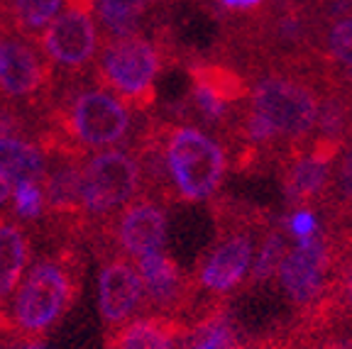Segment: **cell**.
Returning <instances> with one entry per match:
<instances>
[{
  "mask_svg": "<svg viewBox=\"0 0 352 349\" xmlns=\"http://www.w3.org/2000/svg\"><path fill=\"white\" fill-rule=\"evenodd\" d=\"M135 147L144 193L166 203H204L218 193L230 166L223 139L191 122L147 115Z\"/></svg>",
  "mask_w": 352,
  "mask_h": 349,
  "instance_id": "6da1fadb",
  "label": "cell"
},
{
  "mask_svg": "<svg viewBox=\"0 0 352 349\" xmlns=\"http://www.w3.org/2000/svg\"><path fill=\"white\" fill-rule=\"evenodd\" d=\"M149 113H138L94 76H56L54 98L37 132L44 152L88 154L110 147H130Z\"/></svg>",
  "mask_w": 352,
  "mask_h": 349,
  "instance_id": "7a4b0ae2",
  "label": "cell"
},
{
  "mask_svg": "<svg viewBox=\"0 0 352 349\" xmlns=\"http://www.w3.org/2000/svg\"><path fill=\"white\" fill-rule=\"evenodd\" d=\"M83 269L81 242H54L28 269L10 306L0 311V333L47 337L76 306Z\"/></svg>",
  "mask_w": 352,
  "mask_h": 349,
  "instance_id": "3957f363",
  "label": "cell"
},
{
  "mask_svg": "<svg viewBox=\"0 0 352 349\" xmlns=\"http://www.w3.org/2000/svg\"><path fill=\"white\" fill-rule=\"evenodd\" d=\"M210 207L215 215V240L201 254L193 271L198 293L208 298L201 311L220 306V300L248 284L259 242L272 227L270 218L254 205L220 198Z\"/></svg>",
  "mask_w": 352,
  "mask_h": 349,
  "instance_id": "277c9868",
  "label": "cell"
},
{
  "mask_svg": "<svg viewBox=\"0 0 352 349\" xmlns=\"http://www.w3.org/2000/svg\"><path fill=\"white\" fill-rule=\"evenodd\" d=\"M179 59L174 27L157 12L149 32L100 42L94 78L138 113H152L157 103L154 81L171 64H179Z\"/></svg>",
  "mask_w": 352,
  "mask_h": 349,
  "instance_id": "5b68a950",
  "label": "cell"
},
{
  "mask_svg": "<svg viewBox=\"0 0 352 349\" xmlns=\"http://www.w3.org/2000/svg\"><path fill=\"white\" fill-rule=\"evenodd\" d=\"M248 78L250 110L274 132L284 157L314 139L328 76L286 66H264Z\"/></svg>",
  "mask_w": 352,
  "mask_h": 349,
  "instance_id": "8992f818",
  "label": "cell"
},
{
  "mask_svg": "<svg viewBox=\"0 0 352 349\" xmlns=\"http://www.w3.org/2000/svg\"><path fill=\"white\" fill-rule=\"evenodd\" d=\"M142 193L144 176L135 147H110L88 154L81 183L83 242Z\"/></svg>",
  "mask_w": 352,
  "mask_h": 349,
  "instance_id": "52a82bcc",
  "label": "cell"
},
{
  "mask_svg": "<svg viewBox=\"0 0 352 349\" xmlns=\"http://www.w3.org/2000/svg\"><path fill=\"white\" fill-rule=\"evenodd\" d=\"M54 88L56 69L37 39L0 27V103L32 115L42 127Z\"/></svg>",
  "mask_w": 352,
  "mask_h": 349,
  "instance_id": "ba28073f",
  "label": "cell"
},
{
  "mask_svg": "<svg viewBox=\"0 0 352 349\" xmlns=\"http://www.w3.org/2000/svg\"><path fill=\"white\" fill-rule=\"evenodd\" d=\"M276 278L286 300L301 315H306V320L314 317L328 303L330 293L340 281V257L333 232L323 225L318 235L294 242Z\"/></svg>",
  "mask_w": 352,
  "mask_h": 349,
  "instance_id": "9c48e42d",
  "label": "cell"
},
{
  "mask_svg": "<svg viewBox=\"0 0 352 349\" xmlns=\"http://www.w3.org/2000/svg\"><path fill=\"white\" fill-rule=\"evenodd\" d=\"M166 245V203L157 198L138 196L127 207H122L116 218L103 227L94 229L86 240V247L96 259L108 254H120L132 262L164 251Z\"/></svg>",
  "mask_w": 352,
  "mask_h": 349,
  "instance_id": "30bf717a",
  "label": "cell"
},
{
  "mask_svg": "<svg viewBox=\"0 0 352 349\" xmlns=\"http://www.w3.org/2000/svg\"><path fill=\"white\" fill-rule=\"evenodd\" d=\"M100 42L103 34L98 22H94V12L78 8H64L39 37V47L56 69V76L64 78L94 76Z\"/></svg>",
  "mask_w": 352,
  "mask_h": 349,
  "instance_id": "8fae6325",
  "label": "cell"
},
{
  "mask_svg": "<svg viewBox=\"0 0 352 349\" xmlns=\"http://www.w3.org/2000/svg\"><path fill=\"white\" fill-rule=\"evenodd\" d=\"M135 264L144 284V315L186 317L196 313V281L169 254L154 251Z\"/></svg>",
  "mask_w": 352,
  "mask_h": 349,
  "instance_id": "7c38bea8",
  "label": "cell"
},
{
  "mask_svg": "<svg viewBox=\"0 0 352 349\" xmlns=\"http://www.w3.org/2000/svg\"><path fill=\"white\" fill-rule=\"evenodd\" d=\"M98 264V313L108 333L144 315V284L132 259L108 254Z\"/></svg>",
  "mask_w": 352,
  "mask_h": 349,
  "instance_id": "4fadbf2b",
  "label": "cell"
},
{
  "mask_svg": "<svg viewBox=\"0 0 352 349\" xmlns=\"http://www.w3.org/2000/svg\"><path fill=\"white\" fill-rule=\"evenodd\" d=\"M32 232L30 223L12 210L0 213V311L10 306L12 295L32 262Z\"/></svg>",
  "mask_w": 352,
  "mask_h": 349,
  "instance_id": "5bb4252c",
  "label": "cell"
},
{
  "mask_svg": "<svg viewBox=\"0 0 352 349\" xmlns=\"http://www.w3.org/2000/svg\"><path fill=\"white\" fill-rule=\"evenodd\" d=\"M191 322L171 315H140L105 333V349H179Z\"/></svg>",
  "mask_w": 352,
  "mask_h": 349,
  "instance_id": "9a60e30c",
  "label": "cell"
},
{
  "mask_svg": "<svg viewBox=\"0 0 352 349\" xmlns=\"http://www.w3.org/2000/svg\"><path fill=\"white\" fill-rule=\"evenodd\" d=\"M152 3L154 0H96V22L103 39L149 32L157 12Z\"/></svg>",
  "mask_w": 352,
  "mask_h": 349,
  "instance_id": "2e32d148",
  "label": "cell"
},
{
  "mask_svg": "<svg viewBox=\"0 0 352 349\" xmlns=\"http://www.w3.org/2000/svg\"><path fill=\"white\" fill-rule=\"evenodd\" d=\"M50 157L34 137H0V176L12 183L42 181Z\"/></svg>",
  "mask_w": 352,
  "mask_h": 349,
  "instance_id": "e0dca14e",
  "label": "cell"
},
{
  "mask_svg": "<svg viewBox=\"0 0 352 349\" xmlns=\"http://www.w3.org/2000/svg\"><path fill=\"white\" fill-rule=\"evenodd\" d=\"M179 349H245L232 317L223 306L198 313Z\"/></svg>",
  "mask_w": 352,
  "mask_h": 349,
  "instance_id": "ac0fdd59",
  "label": "cell"
},
{
  "mask_svg": "<svg viewBox=\"0 0 352 349\" xmlns=\"http://www.w3.org/2000/svg\"><path fill=\"white\" fill-rule=\"evenodd\" d=\"M320 213L325 215V225H340L352 218V139L345 142L333 161L328 196Z\"/></svg>",
  "mask_w": 352,
  "mask_h": 349,
  "instance_id": "d6986e66",
  "label": "cell"
},
{
  "mask_svg": "<svg viewBox=\"0 0 352 349\" xmlns=\"http://www.w3.org/2000/svg\"><path fill=\"white\" fill-rule=\"evenodd\" d=\"M64 8L66 0H12L8 8V27L39 42L44 30L59 17Z\"/></svg>",
  "mask_w": 352,
  "mask_h": 349,
  "instance_id": "ffe728a7",
  "label": "cell"
},
{
  "mask_svg": "<svg viewBox=\"0 0 352 349\" xmlns=\"http://www.w3.org/2000/svg\"><path fill=\"white\" fill-rule=\"evenodd\" d=\"M289 247L292 245H289V237H286L284 229L272 225V227L264 232L262 242H259V249H257V257H254L252 271H250L248 286H254V289H257V286L270 284L272 278H276Z\"/></svg>",
  "mask_w": 352,
  "mask_h": 349,
  "instance_id": "44dd1931",
  "label": "cell"
},
{
  "mask_svg": "<svg viewBox=\"0 0 352 349\" xmlns=\"http://www.w3.org/2000/svg\"><path fill=\"white\" fill-rule=\"evenodd\" d=\"M10 210L25 223H37L44 218L47 210V196H44L42 181H17L12 191Z\"/></svg>",
  "mask_w": 352,
  "mask_h": 349,
  "instance_id": "7402d4cb",
  "label": "cell"
},
{
  "mask_svg": "<svg viewBox=\"0 0 352 349\" xmlns=\"http://www.w3.org/2000/svg\"><path fill=\"white\" fill-rule=\"evenodd\" d=\"M323 225L318 220V210L316 207H298L292 210L289 220H286V235H292L294 242L298 240H308V237L318 235Z\"/></svg>",
  "mask_w": 352,
  "mask_h": 349,
  "instance_id": "603a6c76",
  "label": "cell"
},
{
  "mask_svg": "<svg viewBox=\"0 0 352 349\" xmlns=\"http://www.w3.org/2000/svg\"><path fill=\"white\" fill-rule=\"evenodd\" d=\"M333 300L338 308H352V267L340 276V281L333 289Z\"/></svg>",
  "mask_w": 352,
  "mask_h": 349,
  "instance_id": "cb8c5ba5",
  "label": "cell"
},
{
  "mask_svg": "<svg viewBox=\"0 0 352 349\" xmlns=\"http://www.w3.org/2000/svg\"><path fill=\"white\" fill-rule=\"evenodd\" d=\"M12 191H15V183L0 176V213L8 207V203L12 201Z\"/></svg>",
  "mask_w": 352,
  "mask_h": 349,
  "instance_id": "d4e9b609",
  "label": "cell"
},
{
  "mask_svg": "<svg viewBox=\"0 0 352 349\" xmlns=\"http://www.w3.org/2000/svg\"><path fill=\"white\" fill-rule=\"evenodd\" d=\"M157 3H169V0H157Z\"/></svg>",
  "mask_w": 352,
  "mask_h": 349,
  "instance_id": "484cf974",
  "label": "cell"
},
{
  "mask_svg": "<svg viewBox=\"0 0 352 349\" xmlns=\"http://www.w3.org/2000/svg\"><path fill=\"white\" fill-rule=\"evenodd\" d=\"M347 3H350V5H352V0H347Z\"/></svg>",
  "mask_w": 352,
  "mask_h": 349,
  "instance_id": "4316f807",
  "label": "cell"
}]
</instances>
